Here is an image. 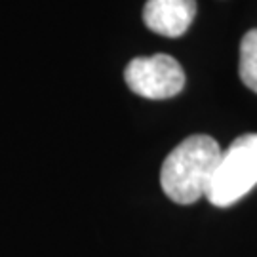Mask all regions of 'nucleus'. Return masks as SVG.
<instances>
[{"instance_id":"5","label":"nucleus","mask_w":257,"mask_h":257,"mask_svg":"<svg viewBox=\"0 0 257 257\" xmlns=\"http://www.w3.org/2000/svg\"><path fill=\"white\" fill-rule=\"evenodd\" d=\"M238 73L244 86L257 93V29H251L240 42Z\"/></svg>"},{"instance_id":"2","label":"nucleus","mask_w":257,"mask_h":257,"mask_svg":"<svg viewBox=\"0 0 257 257\" xmlns=\"http://www.w3.org/2000/svg\"><path fill=\"white\" fill-rule=\"evenodd\" d=\"M257 185V134L236 138L221 153L206 198L217 208H229Z\"/></svg>"},{"instance_id":"3","label":"nucleus","mask_w":257,"mask_h":257,"mask_svg":"<svg viewBox=\"0 0 257 257\" xmlns=\"http://www.w3.org/2000/svg\"><path fill=\"white\" fill-rule=\"evenodd\" d=\"M128 88L145 99H170L183 90L185 73L177 59L168 54L132 59L124 71Z\"/></svg>"},{"instance_id":"4","label":"nucleus","mask_w":257,"mask_h":257,"mask_svg":"<svg viewBox=\"0 0 257 257\" xmlns=\"http://www.w3.org/2000/svg\"><path fill=\"white\" fill-rule=\"evenodd\" d=\"M196 14V0H149L143 21L151 31L168 38L183 37Z\"/></svg>"},{"instance_id":"1","label":"nucleus","mask_w":257,"mask_h":257,"mask_svg":"<svg viewBox=\"0 0 257 257\" xmlns=\"http://www.w3.org/2000/svg\"><path fill=\"white\" fill-rule=\"evenodd\" d=\"M221 153L217 141L204 134L181 141L166 156L160 170V185L166 196L181 206L206 196Z\"/></svg>"}]
</instances>
